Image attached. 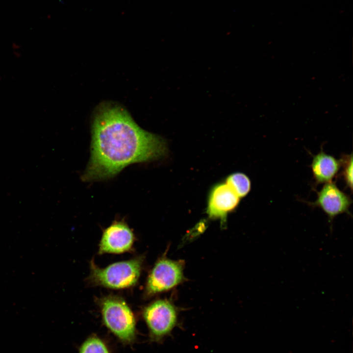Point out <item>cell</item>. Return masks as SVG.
Returning <instances> with one entry per match:
<instances>
[{"instance_id": "6da1fadb", "label": "cell", "mask_w": 353, "mask_h": 353, "mask_svg": "<svg viewBox=\"0 0 353 353\" xmlns=\"http://www.w3.org/2000/svg\"><path fill=\"white\" fill-rule=\"evenodd\" d=\"M91 134L90 160L81 176L87 182L109 179L130 164L158 159L167 151L162 138L142 128L113 101L96 107Z\"/></svg>"}, {"instance_id": "7a4b0ae2", "label": "cell", "mask_w": 353, "mask_h": 353, "mask_svg": "<svg viewBox=\"0 0 353 353\" xmlns=\"http://www.w3.org/2000/svg\"><path fill=\"white\" fill-rule=\"evenodd\" d=\"M103 322L121 342L132 343L136 336L134 315L126 303L120 298L109 296L100 302Z\"/></svg>"}, {"instance_id": "3957f363", "label": "cell", "mask_w": 353, "mask_h": 353, "mask_svg": "<svg viewBox=\"0 0 353 353\" xmlns=\"http://www.w3.org/2000/svg\"><path fill=\"white\" fill-rule=\"evenodd\" d=\"M142 257L113 263L100 268L91 263L90 279L94 283L113 289H122L135 285L140 275Z\"/></svg>"}, {"instance_id": "277c9868", "label": "cell", "mask_w": 353, "mask_h": 353, "mask_svg": "<svg viewBox=\"0 0 353 353\" xmlns=\"http://www.w3.org/2000/svg\"><path fill=\"white\" fill-rule=\"evenodd\" d=\"M143 317L149 331L150 341L161 343L172 336L178 325V310L167 300H158L144 308Z\"/></svg>"}, {"instance_id": "5b68a950", "label": "cell", "mask_w": 353, "mask_h": 353, "mask_svg": "<svg viewBox=\"0 0 353 353\" xmlns=\"http://www.w3.org/2000/svg\"><path fill=\"white\" fill-rule=\"evenodd\" d=\"M184 263L181 260H173L166 257L159 259L148 277L146 295L153 296L169 290L184 280Z\"/></svg>"}, {"instance_id": "8992f818", "label": "cell", "mask_w": 353, "mask_h": 353, "mask_svg": "<svg viewBox=\"0 0 353 353\" xmlns=\"http://www.w3.org/2000/svg\"><path fill=\"white\" fill-rule=\"evenodd\" d=\"M240 199L226 182L216 184L208 196L206 213L208 217L220 220L225 225L227 215L237 207Z\"/></svg>"}, {"instance_id": "52a82bcc", "label": "cell", "mask_w": 353, "mask_h": 353, "mask_svg": "<svg viewBox=\"0 0 353 353\" xmlns=\"http://www.w3.org/2000/svg\"><path fill=\"white\" fill-rule=\"evenodd\" d=\"M134 240V235L126 223L114 221L103 232L99 245V253H120L129 251Z\"/></svg>"}, {"instance_id": "ba28073f", "label": "cell", "mask_w": 353, "mask_h": 353, "mask_svg": "<svg viewBox=\"0 0 353 353\" xmlns=\"http://www.w3.org/2000/svg\"><path fill=\"white\" fill-rule=\"evenodd\" d=\"M352 202L350 197L341 191L333 182L326 183L318 192L317 200L310 205L320 207L328 215L331 223L334 218L343 213H349Z\"/></svg>"}, {"instance_id": "9c48e42d", "label": "cell", "mask_w": 353, "mask_h": 353, "mask_svg": "<svg viewBox=\"0 0 353 353\" xmlns=\"http://www.w3.org/2000/svg\"><path fill=\"white\" fill-rule=\"evenodd\" d=\"M340 161L322 150L314 155L311 163L313 177L317 183L331 182L340 167Z\"/></svg>"}, {"instance_id": "30bf717a", "label": "cell", "mask_w": 353, "mask_h": 353, "mask_svg": "<svg viewBox=\"0 0 353 353\" xmlns=\"http://www.w3.org/2000/svg\"><path fill=\"white\" fill-rule=\"evenodd\" d=\"M226 183L240 198L245 197L251 190V181L249 178L242 173H235L228 176Z\"/></svg>"}, {"instance_id": "8fae6325", "label": "cell", "mask_w": 353, "mask_h": 353, "mask_svg": "<svg viewBox=\"0 0 353 353\" xmlns=\"http://www.w3.org/2000/svg\"><path fill=\"white\" fill-rule=\"evenodd\" d=\"M78 353H110L105 343L99 337L93 335L80 346Z\"/></svg>"}, {"instance_id": "7c38bea8", "label": "cell", "mask_w": 353, "mask_h": 353, "mask_svg": "<svg viewBox=\"0 0 353 353\" xmlns=\"http://www.w3.org/2000/svg\"><path fill=\"white\" fill-rule=\"evenodd\" d=\"M341 164L343 165L342 176L346 185L351 190L353 188V156L352 154L345 155L341 159Z\"/></svg>"}]
</instances>
